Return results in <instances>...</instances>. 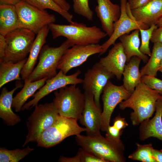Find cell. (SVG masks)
Returning <instances> with one entry per match:
<instances>
[{
    "label": "cell",
    "instance_id": "1",
    "mask_svg": "<svg viewBox=\"0 0 162 162\" xmlns=\"http://www.w3.org/2000/svg\"><path fill=\"white\" fill-rule=\"evenodd\" d=\"M160 96L141 81L129 97L119 104V108L122 110L126 108L132 109L131 121L133 125H138L152 116L155 111L156 102Z\"/></svg>",
    "mask_w": 162,
    "mask_h": 162
},
{
    "label": "cell",
    "instance_id": "2",
    "mask_svg": "<svg viewBox=\"0 0 162 162\" xmlns=\"http://www.w3.org/2000/svg\"><path fill=\"white\" fill-rule=\"evenodd\" d=\"M48 26L53 39L64 37L69 40L73 46L98 44L107 35L96 26H87L84 23L74 21L68 25L52 23Z\"/></svg>",
    "mask_w": 162,
    "mask_h": 162
},
{
    "label": "cell",
    "instance_id": "3",
    "mask_svg": "<svg viewBox=\"0 0 162 162\" xmlns=\"http://www.w3.org/2000/svg\"><path fill=\"white\" fill-rule=\"evenodd\" d=\"M77 144L85 150L107 162H124V147L122 141L117 142L99 135L76 136Z\"/></svg>",
    "mask_w": 162,
    "mask_h": 162
},
{
    "label": "cell",
    "instance_id": "4",
    "mask_svg": "<svg viewBox=\"0 0 162 162\" xmlns=\"http://www.w3.org/2000/svg\"><path fill=\"white\" fill-rule=\"evenodd\" d=\"M73 46L67 39L58 47L44 45L38 56L37 65L26 79L33 82L54 76L57 74L58 66L63 54L67 49Z\"/></svg>",
    "mask_w": 162,
    "mask_h": 162
},
{
    "label": "cell",
    "instance_id": "5",
    "mask_svg": "<svg viewBox=\"0 0 162 162\" xmlns=\"http://www.w3.org/2000/svg\"><path fill=\"white\" fill-rule=\"evenodd\" d=\"M76 85H69L55 91L52 102L59 115L78 120L84 107L85 95Z\"/></svg>",
    "mask_w": 162,
    "mask_h": 162
},
{
    "label": "cell",
    "instance_id": "6",
    "mask_svg": "<svg viewBox=\"0 0 162 162\" xmlns=\"http://www.w3.org/2000/svg\"><path fill=\"white\" fill-rule=\"evenodd\" d=\"M77 120L58 115L52 125L44 131L38 138L37 142L38 146L50 148L69 136H76L86 131L85 128H82L78 125Z\"/></svg>",
    "mask_w": 162,
    "mask_h": 162
},
{
    "label": "cell",
    "instance_id": "7",
    "mask_svg": "<svg viewBox=\"0 0 162 162\" xmlns=\"http://www.w3.org/2000/svg\"><path fill=\"white\" fill-rule=\"evenodd\" d=\"M58 115L53 102L36 105L26 122L28 133L22 147L29 142H37L41 134L52 125Z\"/></svg>",
    "mask_w": 162,
    "mask_h": 162
},
{
    "label": "cell",
    "instance_id": "8",
    "mask_svg": "<svg viewBox=\"0 0 162 162\" xmlns=\"http://www.w3.org/2000/svg\"><path fill=\"white\" fill-rule=\"evenodd\" d=\"M35 34L28 29L18 28L6 35L5 54L2 61L16 63L26 58L35 38Z\"/></svg>",
    "mask_w": 162,
    "mask_h": 162
},
{
    "label": "cell",
    "instance_id": "9",
    "mask_svg": "<svg viewBox=\"0 0 162 162\" xmlns=\"http://www.w3.org/2000/svg\"><path fill=\"white\" fill-rule=\"evenodd\" d=\"M19 20V28L28 29L37 34L45 26L54 23V15L21 0L15 5Z\"/></svg>",
    "mask_w": 162,
    "mask_h": 162
},
{
    "label": "cell",
    "instance_id": "10",
    "mask_svg": "<svg viewBox=\"0 0 162 162\" xmlns=\"http://www.w3.org/2000/svg\"><path fill=\"white\" fill-rule=\"evenodd\" d=\"M102 100L103 109L101 114V130L106 131L110 125L111 116L118 104L128 98L131 93L122 85L118 86L109 80L103 91Z\"/></svg>",
    "mask_w": 162,
    "mask_h": 162
},
{
    "label": "cell",
    "instance_id": "11",
    "mask_svg": "<svg viewBox=\"0 0 162 162\" xmlns=\"http://www.w3.org/2000/svg\"><path fill=\"white\" fill-rule=\"evenodd\" d=\"M120 17L115 24L112 35L101 45L102 51L99 54V56L105 53L110 47L114 44L116 40L122 35L128 34L133 30L146 29L149 27L134 19L131 14V10L129 7H127V0H120Z\"/></svg>",
    "mask_w": 162,
    "mask_h": 162
},
{
    "label": "cell",
    "instance_id": "12",
    "mask_svg": "<svg viewBox=\"0 0 162 162\" xmlns=\"http://www.w3.org/2000/svg\"><path fill=\"white\" fill-rule=\"evenodd\" d=\"M81 73L78 70L72 74L66 75L60 70L56 76L46 80L45 84L33 95V99L25 103L21 110H29L35 106L41 99L53 91L69 85L82 84L83 79L78 77Z\"/></svg>",
    "mask_w": 162,
    "mask_h": 162
},
{
    "label": "cell",
    "instance_id": "13",
    "mask_svg": "<svg viewBox=\"0 0 162 162\" xmlns=\"http://www.w3.org/2000/svg\"><path fill=\"white\" fill-rule=\"evenodd\" d=\"M115 76L108 71L99 62L88 69L82 82L84 92L92 94L96 105L101 107L100 97L109 80Z\"/></svg>",
    "mask_w": 162,
    "mask_h": 162
},
{
    "label": "cell",
    "instance_id": "14",
    "mask_svg": "<svg viewBox=\"0 0 162 162\" xmlns=\"http://www.w3.org/2000/svg\"><path fill=\"white\" fill-rule=\"evenodd\" d=\"M102 50L101 45L98 44L74 45L65 51L60 60L57 69L66 74L71 69L82 65L91 56L100 54Z\"/></svg>",
    "mask_w": 162,
    "mask_h": 162
},
{
    "label": "cell",
    "instance_id": "15",
    "mask_svg": "<svg viewBox=\"0 0 162 162\" xmlns=\"http://www.w3.org/2000/svg\"><path fill=\"white\" fill-rule=\"evenodd\" d=\"M85 106L79 120L86 128L87 135L93 136L101 134V110L96 104L94 95L84 92Z\"/></svg>",
    "mask_w": 162,
    "mask_h": 162
},
{
    "label": "cell",
    "instance_id": "16",
    "mask_svg": "<svg viewBox=\"0 0 162 162\" xmlns=\"http://www.w3.org/2000/svg\"><path fill=\"white\" fill-rule=\"evenodd\" d=\"M96 0L97 5L95 8V11L102 28L110 37L113 32L115 23L120 17V6L113 3L110 0Z\"/></svg>",
    "mask_w": 162,
    "mask_h": 162
},
{
    "label": "cell",
    "instance_id": "17",
    "mask_svg": "<svg viewBox=\"0 0 162 162\" xmlns=\"http://www.w3.org/2000/svg\"><path fill=\"white\" fill-rule=\"evenodd\" d=\"M99 62L118 80H120L127 62L126 56L121 42L114 44L108 55L101 58Z\"/></svg>",
    "mask_w": 162,
    "mask_h": 162
},
{
    "label": "cell",
    "instance_id": "18",
    "mask_svg": "<svg viewBox=\"0 0 162 162\" xmlns=\"http://www.w3.org/2000/svg\"><path fill=\"white\" fill-rule=\"evenodd\" d=\"M155 111L153 118L146 119L140 124L139 136L141 140L154 137L162 141V95L156 102Z\"/></svg>",
    "mask_w": 162,
    "mask_h": 162
},
{
    "label": "cell",
    "instance_id": "19",
    "mask_svg": "<svg viewBox=\"0 0 162 162\" xmlns=\"http://www.w3.org/2000/svg\"><path fill=\"white\" fill-rule=\"evenodd\" d=\"M130 12L136 21L150 27L162 16V0H152Z\"/></svg>",
    "mask_w": 162,
    "mask_h": 162
},
{
    "label": "cell",
    "instance_id": "20",
    "mask_svg": "<svg viewBox=\"0 0 162 162\" xmlns=\"http://www.w3.org/2000/svg\"><path fill=\"white\" fill-rule=\"evenodd\" d=\"M22 85L18 82L15 87L8 91L6 87H3L0 95V117L4 123L9 126H13L21 121L20 117L13 111V96L14 92L22 87Z\"/></svg>",
    "mask_w": 162,
    "mask_h": 162
},
{
    "label": "cell",
    "instance_id": "21",
    "mask_svg": "<svg viewBox=\"0 0 162 162\" xmlns=\"http://www.w3.org/2000/svg\"><path fill=\"white\" fill-rule=\"evenodd\" d=\"M49 30L48 26H46L37 34L27 61L21 71L22 79L24 80L27 78L34 69L41 50L46 42Z\"/></svg>",
    "mask_w": 162,
    "mask_h": 162
},
{
    "label": "cell",
    "instance_id": "22",
    "mask_svg": "<svg viewBox=\"0 0 162 162\" xmlns=\"http://www.w3.org/2000/svg\"><path fill=\"white\" fill-rule=\"evenodd\" d=\"M139 57L134 56L127 62L123 72V84L125 88L132 93L141 82L139 65L141 61Z\"/></svg>",
    "mask_w": 162,
    "mask_h": 162
},
{
    "label": "cell",
    "instance_id": "23",
    "mask_svg": "<svg viewBox=\"0 0 162 162\" xmlns=\"http://www.w3.org/2000/svg\"><path fill=\"white\" fill-rule=\"evenodd\" d=\"M139 32V29H136L130 34H124L118 38L126 56L127 62L134 56L139 57L144 63L147 62L148 60V56L142 53L140 50Z\"/></svg>",
    "mask_w": 162,
    "mask_h": 162
},
{
    "label": "cell",
    "instance_id": "24",
    "mask_svg": "<svg viewBox=\"0 0 162 162\" xmlns=\"http://www.w3.org/2000/svg\"><path fill=\"white\" fill-rule=\"evenodd\" d=\"M19 17L15 5L0 4V34L5 36L19 28Z\"/></svg>",
    "mask_w": 162,
    "mask_h": 162
},
{
    "label": "cell",
    "instance_id": "25",
    "mask_svg": "<svg viewBox=\"0 0 162 162\" xmlns=\"http://www.w3.org/2000/svg\"><path fill=\"white\" fill-rule=\"evenodd\" d=\"M48 79L45 77L40 80L31 82L27 79L24 80V84L21 90L13 98L12 107L16 112L21 110L26 101L42 87Z\"/></svg>",
    "mask_w": 162,
    "mask_h": 162
},
{
    "label": "cell",
    "instance_id": "26",
    "mask_svg": "<svg viewBox=\"0 0 162 162\" xmlns=\"http://www.w3.org/2000/svg\"><path fill=\"white\" fill-rule=\"evenodd\" d=\"M27 58L16 63L10 61L0 62V88L14 80H21L22 70Z\"/></svg>",
    "mask_w": 162,
    "mask_h": 162
},
{
    "label": "cell",
    "instance_id": "27",
    "mask_svg": "<svg viewBox=\"0 0 162 162\" xmlns=\"http://www.w3.org/2000/svg\"><path fill=\"white\" fill-rule=\"evenodd\" d=\"M162 61V43H154L150 58L140 70L141 76H156Z\"/></svg>",
    "mask_w": 162,
    "mask_h": 162
},
{
    "label": "cell",
    "instance_id": "28",
    "mask_svg": "<svg viewBox=\"0 0 162 162\" xmlns=\"http://www.w3.org/2000/svg\"><path fill=\"white\" fill-rule=\"evenodd\" d=\"M40 9H50L57 13L68 22L71 23L73 15L60 7L53 0H22Z\"/></svg>",
    "mask_w": 162,
    "mask_h": 162
},
{
    "label": "cell",
    "instance_id": "29",
    "mask_svg": "<svg viewBox=\"0 0 162 162\" xmlns=\"http://www.w3.org/2000/svg\"><path fill=\"white\" fill-rule=\"evenodd\" d=\"M29 146L20 149L9 150L5 148H0V162H18L34 150Z\"/></svg>",
    "mask_w": 162,
    "mask_h": 162
},
{
    "label": "cell",
    "instance_id": "30",
    "mask_svg": "<svg viewBox=\"0 0 162 162\" xmlns=\"http://www.w3.org/2000/svg\"><path fill=\"white\" fill-rule=\"evenodd\" d=\"M136 149L129 155V159L142 162H156L153 157V148L151 143L144 145L136 143Z\"/></svg>",
    "mask_w": 162,
    "mask_h": 162
},
{
    "label": "cell",
    "instance_id": "31",
    "mask_svg": "<svg viewBox=\"0 0 162 162\" xmlns=\"http://www.w3.org/2000/svg\"><path fill=\"white\" fill-rule=\"evenodd\" d=\"M73 8L77 14L82 16L89 21H92L94 16L93 11L89 5V0H73Z\"/></svg>",
    "mask_w": 162,
    "mask_h": 162
},
{
    "label": "cell",
    "instance_id": "32",
    "mask_svg": "<svg viewBox=\"0 0 162 162\" xmlns=\"http://www.w3.org/2000/svg\"><path fill=\"white\" fill-rule=\"evenodd\" d=\"M158 27L153 24L146 29H139L141 38V44L140 48V51L143 54L150 56L152 52L149 48V42L153 32Z\"/></svg>",
    "mask_w": 162,
    "mask_h": 162
},
{
    "label": "cell",
    "instance_id": "33",
    "mask_svg": "<svg viewBox=\"0 0 162 162\" xmlns=\"http://www.w3.org/2000/svg\"><path fill=\"white\" fill-rule=\"evenodd\" d=\"M141 80L150 88L162 95V80L156 76L145 75L142 76Z\"/></svg>",
    "mask_w": 162,
    "mask_h": 162
},
{
    "label": "cell",
    "instance_id": "34",
    "mask_svg": "<svg viewBox=\"0 0 162 162\" xmlns=\"http://www.w3.org/2000/svg\"><path fill=\"white\" fill-rule=\"evenodd\" d=\"M76 155L79 162H107L83 148H80Z\"/></svg>",
    "mask_w": 162,
    "mask_h": 162
},
{
    "label": "cell",
    "instance_id": "35",
    "mask_svg": "<svg viewBox=\"0 0 162 162\" xmlns=\"http://www.w3.org/2000/svg\"><path fill=\"white\" fill-rule=\"evenodd\" d=\"M106 134L105 137L107 138L114 141L119 142L122 141L120 137L122 134V130L117 129L113 125L108 127Z\"/></svg>",
    "mask_w": 162,
    "mask_h": 162
},
{
    "label": "cell",
    "instance_id": "36",
    "mask_svg": "<svg viewBox=\"0 0 162 162\" xmlns=\"http://www.w3.org/2000/svg\"><path fill=\"white\" fill-rule=\"evenodd\" d=\"M113 125L119 130H122L128 125V124L125 118L118 115L114 119Z\"/></svg>",
    "mask_w": 162,
    "mask_h": 162
},
{
    "label": "cell",
    "instance_id": "37",
    "mask_svg": "<svg viewBox=\"0 0 162 162\" xmlns=\"http://www.w3.org/2000/svg\"><path fill=\"white\" fill-rule=\"evenodd\" d=\"M150 41L154 44L162 43V27H158L154 30Z\"/></svg>",
    "mask_w": 162,
    "mask_h": 162
},
{
    "label": "cell",
    "instance_id": "38",
    "mask_svg": "<svg viewBox=\"0 0 162 162\" xmlns=\"http://www.w3.org/2000/svg\"><path fill=\"white\" fill-rule=\"evenodd\" d=\"M150 0H128L127 3L130 10L142 7L147 4Z\"/></svg>",
    "mask_w": 162,
    "mask_h": 162
},
{
    "label": "cell",
    "instance_id": "39",
    "mask_svg": "<svg viewBox=\"0 0 162 162\" xmlns=\"http://www.w3.org/2000/svg\"><path fill=\"white\" fill-rule=\"evenodd\" d=\"M6 46V42L4 36L0 34V62L4 59Z\"/></svg>",
    "mask_w": 162,
    "mask_h": 162
},
{
    "label": "cell",
    "instance_id": "40",
    "mask_svg": "<svg viewBox=\"0 0 162 162\" xmlns=\"http://www.w3.org/2000/svg\"><path fill=\"white\" fill-rule=\"evenodd\" d=\"M60 7L64 10L68 11L70 8L69 3L65 0H53Z\"/></svg>",
    "mask_w": 162,
    "mask_h": 162
},
{
    "label": "cell",
    "instance_id": "41",
    "mask_svg": "<svg viewBox=\"0 0 162 162\" xmlns=\"http://www.w3.org/2000/svg\"><path fill=\"white\" fill-rule=\"evenodd\" d=\"M153 155L156 162H162V150L153 149Z\"/></svg>",
    "mask_w": 162,
    "mask_h": 162
},
{
    "label": "cell",
    "instance_id": "42",
    "mask_svg": "<svg viewBox=\"0 0 162 162\" xmlns=\"http://www.w3.org/2000/svg\"><path fill=\"white\" fill-rule=\"evenodd\" d=\"M22 0H0V4H8L15 5Z\"/></svg>",
    "mask_w": 162,
    "mask_h": 162
},
{
    "label": "cell",
    "instance_id": "43",
    "mask_svg": "<svg viewBox=\"0 0 162 162\" xmlns=\"http://www.w3.org/2000/svg\"><path fill=\"white\" fill-rule=\"evenodd\" d=\"M155 25L158 27H162V16L157 21Z\"/></svg>",
    "mask_w": 162,
    "mask_h": 162
},
{
    "label": "cell",
    "instance_id": "44",
    "mask_svg": "<svg viewBox=\"0 0 162 162\" xmlns=\"http://www.w3.org/2000/svg\"><path fill=\"white\" fill-rule=\"evenodd\" d=\"M158 71L160 72L161 73V74H162L161 76H162V61L161 62Z\"/></svg>",
    "mask_w": 162,
    "mask_h": 162
},
{
    "label": "cell",
    "instance_id": "45",
    "mask_svg": "<svg viewBox=\"0 0 162 162\" xmlns=\"http://www.w3.org/2000/svg\"><path fill=\"white\" fill-rule=\"evenodd\" d=\"M151 0H150V1H151Z\"/></svg>",
    "mask_w": 162,
    "mask_h": 162
}]
</instances>
